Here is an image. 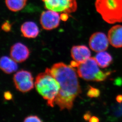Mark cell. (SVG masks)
Listing matches in <instances>:
<instances>
[{
	"label": "cell",
	"mask_w": 122,
	"mask_h": 122,
	"mask_svg": "<svg viewBox=\"0 0 122 122\" xmlns=\"http://www.w3.org/2000/svg\"><path fill=\"white\" fill-rule=\"evenodd\" d=\"M100 94V91L99 89L90 86V88L87 93V95L90 98H97L99 97Z\"/></svg>",
	"instance_id": "obj_16"
},
{
	"label": "cell",
	"mask_w": 122,
	"mask_h": 122,
	"mask_svg": "<svg viewBox=\"0 0 122 122\" xmlns=\"http://www.w3.org/2000/svg\"><path fill=\"white\" fill-rule=\"evenodd\" d=\"M117 101V102H118L121 103L122 102V95H119L116 98Z\"/></svg>",
	"instance_id": "obj_23"
},
{
	"label": "cell",
	"mask_w": 122,
	"mask_h": 122,
	"mask_svg": "<svg viewBox=\"0 0 122 122\" xmlns=\"http://www.w3.org/2000/svg\"><path fill=\"white\" fill-rule=\"evenodd\" d=\"M4 97L6 100H10L12 98V96L10 92L6 91L4 93Z\"/></svg>",
	"instance_id": "obj_19"
},
{
	"label": "cell",
	"mask_w": 122,
	"mask_h": 122,
	"mask_svg": "<svg viewBox=\"0 0 122 122\" xmlns=\"http://www.w3.org/2000/svg\"><path fill=\"white\" fill-rule=\"evenodd\" d=\"M91 114L90 112H86V113H85V115H84V117H84V119H85V120H86V121H89L90 119L91 118Z\"/></svg>",
	"instance_id": "obj_20"
},
{
	"label": "cell",
	"mask_w": 122,
	"mask_h": 122,
	"mask_svg": "<svg viewBox=\"0 0 122 122\" xmlns=\"http://www.w3.org/2000/svg\"><path fill=\"white\" fill-rule=\"evenodd\" d=\"M108 38L110 44L116 47H122V25H117L112 27L108 32Z\"/></svg>",
	"instance_id": "obj_11"
},
{
	"label": "cell",
	"mask_w": 122,
	"mask_h": 122,
	"mask_svg": "<svg viewBox=\"0 0 122 122\" xmlns=\"http://www.w3.org/2000/svg\"><path fill=\"white\" fill-rule=\"evenodd\" d=\"M95 6L106 23H122V0H96Z\"/></svg>",
	"instance_id": "obj_3"
},
{
	"label": "cell",
	"mask_w": 122,
	"mask_h": 122,
	"mask_svg": "<svg viewBox=\"0 0 122 122\" xmlns=\"http://www.w3.org/2000/svg\"><path fill=\"white\" fill-rule=\"evenodd\" d=\"M47 9L57 12L70 14L77 9L76 0H42Z\"/></svg>",
	"instance_id": "obj_5"
},
{
	"label": "cell",
	"mask_w": 122,
	"mask_h": 122,
	"mask_svg": "<svg viewBox=\"0 0 122 122\" xmlns=\"http://www.w3.org/2000/svg\"><path fill=\"white\" fill-rule=\"evenodd\" d=\"M24 122H42V121L36 115H30L26 117Z\"/></svg>",
	"instance_id": "obj_17"
},
{
	"label": "cell",
	"mask_w": 122,
	"mask_h": 122,
	"mask_svg": "<svg viewBox=\"0 0 122 122\" xmlns=\"http://www.w3.org/2000/svg\"><path fill=\"white\" fill-rule=\"evenodd\" d=\"M61 19V16L57 12L48 10L41 13L40 23L44 29L50 30L58 27Z\"/></svg>",
	"instance_id": "obj_7"
},
{
	"label": "cell",
	"mask_w": 122,
	"mask_h": 122,
	"mask_svg": "<svg viewBox=\"0 0 122 122\" xmlns=\"http://www.w3.org/2000/svg\"><path fill=\"white\" fill-rule=\"evenodd\" d=\"M71 56L74 61L81 63L91 57V53L86 46L84 45L75 46L71 51Z\"/></svg>",
	"instance_id": "obj_10"
},
{
	"label": "cell",
	"mask_w": 122,
	"mask_h": 122,
	"mask_svg": "<svg viewBox=\"0 0 122 122\" xmlns=\"http://www.w3.org/2000/svg\"><path fill=\"white\" fill-rule=\"evenodd\" d=\"M95 59L98 66L103 68L109 66L113 61V58L111 55L104 51L97 53Z\"/></svg>",
	"instance_id": "obj_14"
},
{
	"label": "cell",
	"mask_w": 122,
	"mask_h": 122,
	"mask_svg": "<svg viewBox=\"0 0 122 122\" xmlns=\"http://www.w3.org/2000/svg\"><path fill=\"white\" fill-rule=\"evenodd\" d=\"M108 37L102 32H95L90 37L89 45L91 50L97 52L105 51L108 47Z\"/></svg>",
	"instance_id": "obj_8"
},
{
	"label": "cell",
	"mask_w": 122,
	"mask_h": 122,
	"mask_svg": "<svg viewBox=\"0 0 122 122\" xmlns=\"http://www.w3.org/2000/svg\"><path fill=\"white\" fill-rule=\"evenodd\" d=\"M51 72L60 85L55 104L61 110L71 109L75 98L81 92L76 70L71 65L59 62L52 66Z\"/></svg>",
	"instance_id": "obj_1"
},
{
	"label": "cell",
	"mask_w": 122,
	"mask_h": 122,
	"mask_svg": "<svg viewBox=\"0 0 122 122\" xmlns=\"http://www.w3.org/2000/svg\"><path fill=\"white\" fill-rule=\"evenodd\" d=\"M13 81L17 89L21 92H27L34 88L33 77L31 73L26 70L17 72L14 75Z\"/></svg>",
	"instance_id": "obj_6"
},
{
	"label": "cell",
	"mask_w": 122,
	"mask_h": 122,
	"mask_svg": "<svg viewBox=\"0 0 122 122\" xmlns=\"http://www.w3.org/2000/svg\"><path fill=\"white\" fill-rule=\"evenodd\" d=\"M11 28V26L8 22H5L2 26V29L5 32H9L10 31Z\"/></svg>",
	"instance_id": "obj_18"
},
{
	"label": "cell",
	"mask_w": 122,
	"mask_h": 122,
	"mask_svg": "<svg viewBox=\"0 0 122 122\" xmlns=\"http://www.w3.org/2000/svg\"><path fill=\"white\" fill-rule=\"evenodd\" d=\"M21 31L23 36L28 38H35L39 33L38 26L32 21H27L23 23L21 26Z\"/></svg>",
	"instance_id": "obj_12"
},
{
	"label": "cell",
	"mask_w": 122,
	"mask_h": 122,
	"mask_svg": "<svg viewBox=\"0 0 122 122\" xmlns=\"http://www.w3.org/2000/svg\"><path fill=\"white\" fill-rule=\"evenodd\" d=\"M89 122H99V120L98 118L95 116H93L91 117V118L89 120Z\"/></svg>",
	"instance_id": "obj_21"
},
{
	"label": "cell",
	"mask_w": 122,
	"mask_h": 122,
	"mask_svg": "<svg viewBox=\"0 0 122 122\" xmlns=\"http://www.w3.org/2000/svg\"><path fill=\"white\" fill-rule=\"evenodd\" d=\"M0 67L6 74H10L16 71L18 66L15 61L7 56L1 57L0 61Z\"/></svg>",
	"instance_id": "obj_13"
},
{
	"label": "cell",
	"mask_w": 122,
	"mask_h": 122,
	"mask_svg": "<svg viewBox=\"0 0 122 122\" xmlns=\"http://www.w3.org/2000/svg\"><path fill=\"white\" fill-rule=\"evenodd\" d=\"M27 0H5L6 6L12 12L20 11L24 8Z\"/></svg>",
	"instance_id": "obj_15"
},
{
	"label": "cell",
	"mask_w": 122,
	"mask_h": 122,
	"mask_svg": "<svg viewBox=\"0 0 122 122\" xmlns=\"http://www.w3.org/2000/svg\"><path fill=\"white\" fill-rule=\"evenodd\" d=\"M95 58L91 57L77 66L79 76L86 81H102L106 80L111 71H102L99 69Z\"/></svg>",
	"instance_id": "obj_4"
},
{
	"label": "cell",
	"mask_w": 122,
	"mask_h": 122,
	"mask_svg": "<svg viewBox=\"0 0 122 122\" xmlns=\"http://www.w3.org/2000/svg\"><path fill=\"white\" fill-rule=\"evenodd\" d=\"M35 84L38 92L47 101V105L53 107L55 98L60 89V85L51 74V69L47 68L45 72L38 74Z\"/></svg>",
	"instance_id": "obj_2"
},
{
	"label": "cell",
	"mask_w": 122,
	"mask_h": 122,
	"mask_svg": "<svg viewBox=\"0 0 122 122\" xmlns=\"http://www.w3.org/2000/svg\"><path fill=\"white\" fill-rule=\"evenodd\" d=\"M71 65L72 66L74 67H77V66H78L79 63L78 62H77L76 61H71Z\"/></svg>",
	"instance_id": "obj_22"
},
{
	"label": "cell",
	"mask_w": 122,
	"mask_h": 122,
	"mask_svg": "<svg viewBox=\"0 0 122 122\" xmlns=\"http://www.w3.org/2000/svg\"><path fill=\"white\" fill-rule=\"evenodd\" d=\"M30 51L27 46L21 43H17L11 47L10 56L16 62H23L29 57Z\"/></svg>",
	"instance_id": "obj_9"
}]
</instances>
